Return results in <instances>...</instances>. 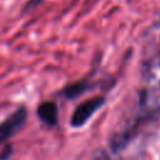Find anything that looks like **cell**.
<instances>
[{
	"label": "cell",
	"mask_w": 160,
	"mask_h": 160,
	"mask_svg": "<svg viewBox=\"0 0 160 160\" xmlns=\"http://www.w3.org/2000/svg\"><path fill=\"white\" fill-rule=\"evenodd\" d=\"M28 120V110L25 108H19L11 112L4 121L0 122V145L18 134L25 125Z\"/></svg>",
	"instance_id": "obj_1"
},
{
	"label": "cell",
	"mask_w": 160,
	"mask_h": 160,
	"mask_svg": "<svg viewBox=\"0 0 160 160\" xmlns=\"http://www.w3.org/2000/svg\"><path fill=\"white\" fill-rule=\"evenodd\" d=\"M104 102H105V98L102 96H96L85 100L74 110L70 119V125L74 128L82 126L92 116V114L96 112L104 105Z\"/></svg>",
	"instance_id": "obj_2"
},
{
	"label": "cell",
	"mask_w": 160,
	"mask_h": 160,
	"mask_svg": "<svg viewBox=\"0 0 160 160\" xmlns=\"http://www.w3.org/2000/svg\"><path fill=\"white\" fill-rule=\"evenodd\" d=\"M38 116L48 126H50V128L51 126H55L58 124V119H59L56 104L52 102V101L41 102L38 106Z\"/></svg>",
	"instance_id": "obj_3"
},
{
	"label": "cell",
	"mask_w": 160,
	"mask_h": 160,
	"mask_svg": "<svg viewBox=\"0 0 160 160\" xmlns=\"http://www.w3.org/2000/svg\"><path fill=\"white\" fill-rule=\"evenodd\" d=\"M91 88H92V84H90L88 80H80V81L72 82V84L68 85L66 88H64L61 94H62V96H65L68 99H74V98L80 96L85 91L90 90Z\"/></svg>",
	"instance_id": "obj_4"
},
{
	"label": "cell",
	"mask_w": 160,
	"mask_h": 160,
	"mask_svg": "<svg viewBox=\"0 0 160 160\" xmlns=\"http://www.w3.org/2000/svg\"><path fill=\"white\" fill-rule=\"evenodd\" d=\"M11 152H12L11 146H5V149L0 152V160H8L11 155Z\"/></svg>",
	"instance_id": "obj_5"
},
{
	"label": "cell",
	"mask_w": 160,
	"mask_h": 160,
	"mask_svg": "<svg viewBox=\"0 0 160 160\" xmlns=\"http://www.w3.org/2000/svg\"><path fill=\"white\" fill-rule=\"evenodd\" d=\"M41 0H29V2L26 4V6H25V9L26 10H29V9H31V8H34V6H36L39 2H40Z\"/></svg>",
	"instance_id": "obj_6"
}]
</instances>
